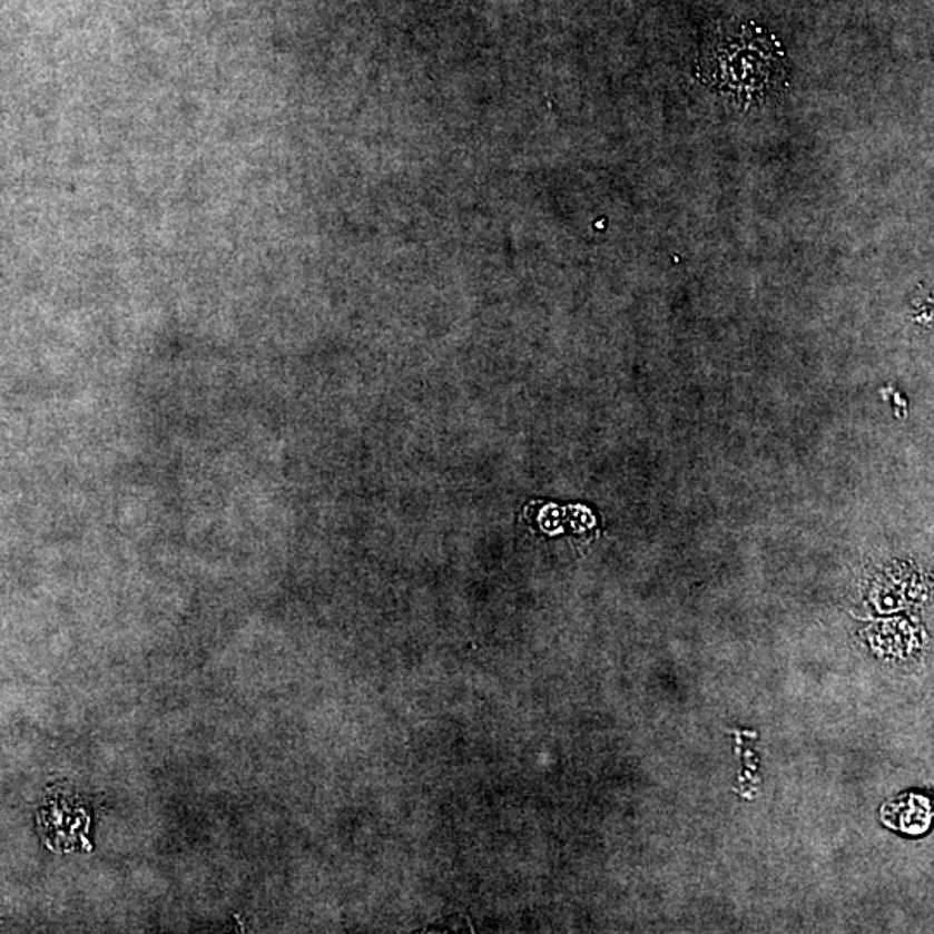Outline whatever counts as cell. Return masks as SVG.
I'll return each instance as SVG.
<instances>
[{
	"label": "cell",
	"instance_id": "cell-1",
	"mask_svg": "<svg viewBox=\"0 0 934 934\" xmlns=\"http://www.w3.org/2000/svg\"><path fill=\"white\" fill-rule=\"evenodd\" d=\"M786 58L776 37L753 23L726 24L705 40L698 78L739 105H761L787 83Z\"/></svg>",
	"mask_w": 934,
	"mask_h": 934
}]
</instances>
